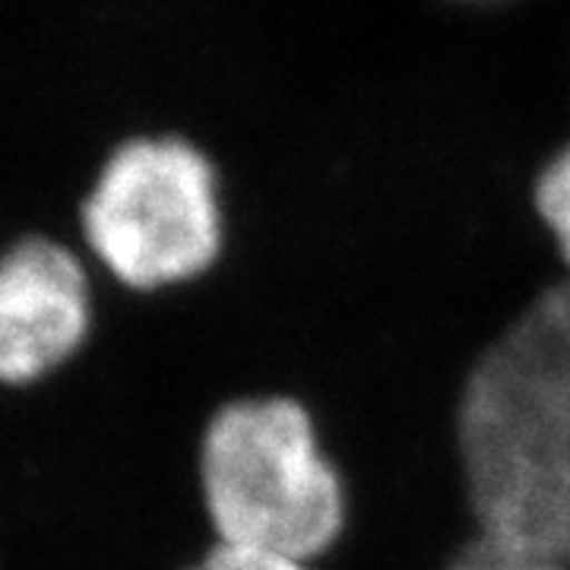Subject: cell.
I'll list each match as a JSON object with an SVG mask.
<instances>
[{"mask_svg":"<svg viewBox=\"0 0 570 570\" xmlns=\"http://www.w3.org/2000/svg\"><path fill=\"white\" fill-rule=\"evenodd\" d=\"M456 450L479 535L570 564V279L539 292L479 355Z\"/></svg>","mask_w":570,"mask_h":570,"instance_id":"6da1fadb","label":"cell"},{"mask_svg":"<svg viewBox=\"0 0 570 570\" xmlns=\"http://www.w3.org/2000/svg\"><path fill=\"white\" fill-rule=\"evenodd\" d=\"M200 489L225 546L311 561L346 523V491L295 400L225 403L200 441Z\"/></svg>","mask_w":570,"mask_h":570,"instance_id":"7a4b0ae2","label":"cell"},{"mask_svg":"<svg viewBox=\"0 0 570 570\" xmlns=\"http://www.w3.org/2000/svg\"><path fill=\"white\" fill-rule=\"evenodd\" d=\"M82 238L134 292L194 283L223 250L216 171L184 140H134L105 163L82 204Z\"/></svg>","mask_w":570,"mask_h":570,"instance_id":"3957f363","label":"cell"},{"mask_svg":"<svg viewBox=\"0 0 570 570\" xmlns=\"http://www.w3.org/2000/svg\"><path fill=\"white\" fill-rule=\"evenodd\" d=\"M92 321V283L70 247L26 235L0 254V387H36L70 365Z\"/></svg>","mask_w":570,"mask_h":570,"instance_id":"277c9868","label":"cell"},{"mask_svg":"<svg viewBox=\"0 0 570 570\" xmlns=\"http://www.w3.org/2000/svg\"><path fill=\"white\" fill-rule=\"evenodd\" d=\"M535 209L570 266V146H564L535 181Z\"/></svg>","mask_w":570,"mask_h":570,"instance_id":"5b68a950","label":"cell"},{"mask_svg":"<svg viewBox=\"0 0 570 570\" xmlns=\"http://www.w3.org/2000/svg\"><path fill=\"white\" fill-rule=\"evenodd\" d=\"M450 570H570V564L549 554L510 549L501 542H491L485 535H475V542H469L466 549L456 554Z\"/></svg>","mask_w":570,"mask_h":570,"instance_id":"8992f818","label":"cell"},{"mask_svg":"<svg viewBox=\"0 0 570 570\" xmlns=\"http://www.w3.org/2000/svg\"><path fill=\"white\" fill-rule=\"evenodd\" d=\"M184 570H311L307 561L298 558H285V554H273V551L242 549V546H225L219 542L216 549H209Z\"/></svg>","mask_w":570,"mask_h":570,"instance_id":"52a82bcc","label":"cell"}]
</instances>
